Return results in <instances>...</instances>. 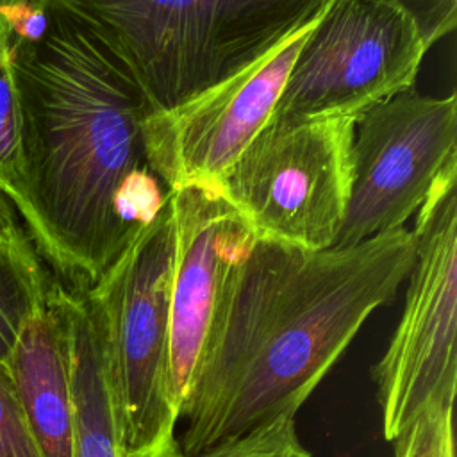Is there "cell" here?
Segmentation results:
<instances>
[{
    "label": "cell",
    "mask_w": 457,
    "mask_h": 457,
    "mask_svg": "<svg viewBox=\"0 0 457 457\" xmlns=\"http://www.w3.org/2000/svg\"><path fill=\"white\" fill-rule=\"evenodd\" d=\"M168 200L84 296L100 320L127 457H184L170 368Z\"/></svg>",
    "instance_id": "cell-4"
},
{
    "label": "cell",
    "mask_w": 457,
    "mask_h": 457,
    "mask_svg": "<svg viewBox=\"0 0 457 457\" xmlns=\"http://www.w3.org/2000/svg\"><path fill=\"white\" fill-rule=\"evenodd\" d=\"M0 457H41L29 432L12 382L0 366Z\"/></svg>",
    "instance_id": "cell-17"
},
{
    "label": "cell",
    "mask_w": 457,
    "mask_h": 457,
    "mask_svg": "<svg viewBox=\"0 0 457 457\" xmlns=\"http://www.w3.org/2000/svg\"><path fill=\"white\" fill-rule=\"evenodd\" d=\"M0 195L14 207L20 220L27 207L21 111L12 68L11 29L0 16Z\"/></svg>",
    "instance_id": "cell-14"
},
{
    "label": "cell",
    "mask_w": 457,
    "mask_h": 457,
    "mask_svg": "<svg viewBox=\"0 0 457 457\" xmlns=\"http://www.w3.org/2000/svg\"><path fill=\"white\" fill-rule=\"evenodd\" d=\"M12 43L21 111L23 228L66 289L84 293L168 200L143 123L152 107L107 43L62 0Z\"/></svg>",
    "instance_id": "cell-1"
},
{
    "label": "cell",
    "mask_w": 457,
    "mask_h": 457,
    "mask_svg": "<svg viewBox=\"0 0 457 457\" xmlns=\"http://www.w3.org/2000/svg\"><path fill=\"white\" fill-rule=\"evenodd\" d=\"M400 5L418 25L425 45L430 48L453 32L457 23V0H387Z\"/></svg>",
    "instance_id": "cell-18"
},
{
    "label": "cell",
    "mask_w": 457,
    "mask_h": 457,
    "mask_svg": "<svg viewBox=\"0 0 457 457\" xmlns=\"http://www.w3.org/2000/svg\"><path fill=\"white\" fill-rule=\"evenodd\" d=\"M457 157L434 180L416 212L414 259L400 321L371 368L384 437L393 443L457 389Z\"/></svg>",
    "instance_id": "cell-5"
},
{
    "label": "cell",
    "mask_w": 457,
    "mask_h": 457,
    "mask_svg": "<svg viewBox=\"0 0 457 457\" xmlns=\"http://www.w3.org/2000/svg\"><path fill=\"white\" fill-rule=\"evenodd\" d=\"M395 457H455L453 407L436 405L393 441Z\"/></svg>",
    "instance_id": "cell-16"
},
{
    "label": "cell",
    "mask_w": 457,
    "mask_h": 457,
    "mask_svg": "<svg viewBox=\"0 0 457 457\" xmlns=\"http://www.w3.org/2000/svg\"><path fill=\"white\" fill-rule=\"evenodd\" d=\"M168 209L173 232L170 368L180 418L227 275L255 236L218 189H171Z\"/></svg>",
    "instance_id": "cell-10"
},
{
    "label": "cell",
    "mask_w": 457,
    "mask_h": 457,
    "mask_svg": "<svg viewBox=\"0 0 457 457\" xmlns=\"http://www.w3.org/2000/svg\"><path fill=\"white\" fill-rule=\"evenodd\" d=\"M120 57L152 111L245 70L327 0H62Z\"/></svg>",
    "instance_id": "cell-3"
},
{
    "label": "cell",
    "mask_w": 457,
    "mask_h": 457,
    "mask_svg": "<svg viewBox=\"0 0 457 457\" xmlns=\"http://www.w3.org/2000/svg\"><path fill=\"white\" fill-rule=\"evenodd\" d=\"M25 228L20 225V216L14 207L7 202L4 195H0V237H11Z\"/></svg>",
    "instance_id": "cell-19"
},
{
    "label": "cell",
    "mask_w": 457,
    "mask_h": 457,
    "mask_svg": "<svg viewBox=\"0 0 457 457\" xmlns=\"http://www.w3.org/2000/svg\"><path fill=\"white\" fill-rule=\"evenodd\" d=\"M25 2H29V0H0V16L5 14V12L11 11V9H14V7L25 4Z\"/></svg>",
    "instance_id": "cell-20"
},
{
    "label": "cell",
    "mask_w": 457,
    "mask_h": 457,
    "mask_svg": "<svg viewBox=\"0 0 457 457\" xmlns=\"http://www.w3.org/2000/svg\"><path fill=\"white\" fill-rule=\"evenodd\" d=\"M54 278L45 271L43 261L23 230L0 237V366L5 368L9 353L25 323L46 303Z\"/></svg>",
    "instance_id": "cell-13"
},
{
    "label": "cell",
    "mask_w": 457,
    "mask_h": 457,
    "mask_svg": "<svg viewBox=\"0 0 457 457\" xmlns=\"http://www.w3.org/2000/svg\"><path fill=\"white\" fill-rule=\"evenodd\" d=\"M353 129L346 116L268 121L225 173L220 193L255 237L330 248L350 195Z\"/></svg>",
    "instance_id": "cell-6"
},
{
    "label": "cell",
    "mask_w": 457,
    "mask_h": 457,
    "mask_svg": "<svg viewBox=\"0 0 457 457\" xmlns=\"http://www.w3.org/2000/svg\"><path fill=\"white\" fill-rule=\"evenodd\" d=\"M412 259L405 227L325 250L253 237L227 275L180 411L184 457L296 414L364 321L396 296Z\"/></svg>",
    "instance_id": "cell-2"
},
{
    "label": "cell",
    "mask_w": 457,
    "mask_h": 457,
    "mask_svg": "<svg viewBox=\"0 0 457 457\" xmlns=\"http://www.w3.org/2000/svg\"><path fill=\"white\" fill-rule=\"evenodd\" d=\"M5 371L39 455L73 457L70 336L55 278L46 303L21 328Z\"/></svg>",
    "instance_id": "cell-11"
},
{
    "label": "cell",
    "mask_w": 457,
    "mask_h": 457,
    "mask_svg": "<svg viewBox=\"0 0 457 457\" xmlns=\"http://www.w3.org/2000/svg\"><path fill=\"white\" fill-rule=\"evenodd\" d=\"M187 457H312L296 430V414H278Z\"/></svg>",
    "instance_id": "cell-15"
},
{
    "label": "cell",
    "mask_w": 457,
    "mask_h": 457,
    "mask_svg": "<svg viewBox=\"0 0 457 457\" xmlns=\"http://www.w3.org/2000/svg\"><path fill=\"white\" fill-rule=\"evenodd\" d=\"M323 9L230 79L146 116V159L168 191L186 186L220 191L225 173L271 118L291 66Z\"/></svg>",
    "instance_id": "cell-9"
},
{
    "label": "cell",
    "mask_w": 457,
    "mask_h": 457,
    "mask_svg": "<svg viewBox=\"0 0 457 457\" xmlns=\"http://www.w3.org/2000/svg\"><path fill=\"white\" fill-rule=\"evenodd\" d=\"M70 336L73 457H127L105 336L84 293L62 286Z\"/></svg>",
    "instance_id": "cell-12"
},
{
    "label": "cell",
    "mask_w": 457,
    "mask_h": 457,
    "mask_svg": "<svg viewBox=\"0 0 457 457\" xmlns=\"http://www.w3.org/2000/svg\"><path fill=\"white\" fill-rule=\"evenodd\" d=\"M425 45L414 20L387 0H327L268 121L346 116L412 89Z\"/></svg>",
    "instance_id": "cell-7"
},
{
    "label": "cell",
    "mask_w": 457,
    "mask_h": 457,
    "mask_svg": "<svg viewBox=\"0 0 457 457\" xmlns=\"http://www.w3.org/2000/svg\"><path fill=\"white\" fill-rule=\"evenodd\" d=\"M455 143V91L428 96L409 89L364 111L355 120L350 195L334 246L403 227L457 157Z\"/></svg>",
    "instance_id": "cell-8"
}]
</instances>
